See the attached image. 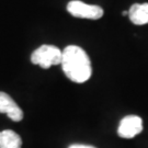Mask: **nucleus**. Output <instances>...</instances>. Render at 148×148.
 Instances as JSON below:
<instances>
[{"label": "nucleus", "mask_w": 148, "mask_h": 148, "mask_svg": "<svg viewBox=\"0 0 148 148\" xmlns=\"http://www.w3.org/2000/svg\"><path fill=\"white\" fill-rule=\"evenodd\" d=\"M62 67L67 78L77 84L86 82L92 75L88 54L77 45H68L63 51Z\"/></svg>", "instance_id": "1"}, {"label": "nucleus", "mask_w": 148, "mask_h": 148, "mask_svg": "<svg viewBox=\"0 0 148 148\" xmlns=\"http://www.w3.org/2000/svg\"><path fill=\"white\" fill-rule=\"evenodd\" d=\"M0 113H5L12 121L20 122L23 119V111L9 95L0 91Z\"/></svg>", "instance_id": "5"}, {"label": "nucleus", "mask_w": 148, "mask_h": 148, "mask_svg": "<svg viewBox=\"0 0 148 148\" xmlns=\"http://www.w3.org/2000/svg\"><path fill=\"white\" fill-rule=\"evenodd\" d=\"M62 58H63V51L49 44L40 46L31 55L32 64L38 65L44 69L49 68L54 65L62 64Z\"/></svg>", "instance_id": "2"}, {"label": "nucleus", "mask_w": 148, "mask_h": 148, "mask_svg": "<svg viewBox=\"0 0 148 148\" xmlns=\"http://www.w3.org/2000/svg\"><path fill=\"white\" fill-rule=\"evenodd\" d=\"M143 131V120L137 115H127L122 119L117 134L122 138H133Z\"/></svg>", "instance_id": "4"}, {"label": "nucleus", "mask_w": 148, "mask_h": 148, "mask_svg": "<svg viewBox=\"0 0 148 148\" xmlns=\"http://www.w3.org/2000/svg\"><path fill=\"white\" fill-rule=\"evenodd\" d=\"M68 148H95L93 146H89V145H81V144H75V145H71L69 146Z\"/></svg>", "instance_id": "8"}, {"label": "nucleus", "mask_w": 148, "mask_h": 148, "mask_svg": "<svg viewBox=\"0 0 148 148\" xmlns=\"http://www.w3.org/2000/svg\"><path fill=\"white\" fill-rule=\"evenodd\" d=\"M128 16L132 23L144 25L148 23V3H134L128 10Z\"/></svg>", "instance_id": "6"}, {"label": "nucleus", "mask_w": 148, "mask_h": 148, "mask_svg": "<svg viewBox=\"0 0 148 148\" xmlns=\"http://www.w3.org/2000/svg\"><path fill=\"white\" fill-rule=\"evenodd\" d=\"M67 11L75 18L99 20L103 16V9L100 5H88L80 0H71L67 5Z\"/></svg>", "instance_id": "3"}, {"label": "nucleus", "mask_w": 148, "mask_h": 148, "mask_svg": "<svg viewBox=\"0 0 148 148\" xmlns=\"http://www.w3.org/2000/svg\"><path fill=\"white\" fill-rule=\"evenodd\" d=\"M22 139L16 132L5 130L0 132V148H21Z\"/></svg>", "instance_id": "7"}]
</instances>
